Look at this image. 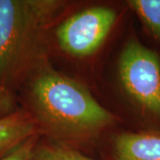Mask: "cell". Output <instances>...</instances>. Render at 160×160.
Wrapping results in <instances>:
<instances>
[{"mask_svg":"<svg viewBox=\"0 0 160 160\" xmlns=\"http://www.w3.org/2000/svg\"><path fill=\"white\" fill-rule=\"evenodd\" d=\"M121 89L140 118L160 132V54L135 35L124 45L118 63Z\"/></svg>","mask_w":160,"mask_h":160,"instance_id":"cell-3","label":"cell"},{"mask_svg":"<svg viewBox=\"0 0 160 160\" xmlns=\"http://www.w3.org/2000/svg\"><path fill=\"white\" fill-rule=\"evenodd\" d=\"M9 105V98L6 89L0 87V111L8 107Z\"/></svg>","mask_w":160,"mask_h":160,"instance_id":"cell-10","label":"cell"},{"mask_svg":"<svg viewBox=\"0 0 160 160\" xmlns=\"http://www.w3.org/2000/svg\"><path fill=\"white\" fill-rule=\"evenodd\" d=\"M113 160H160V132L128 131L113 142Z\"/></svg>","mask_w":160,"mask_h":160,"instance_id":"cell-5","label":"cell"},{"mask_svg":"<svg viewBox=\"0 0 160 160\" xmlns=\"http://www.w3.org/2000/svg\"><path fill=\"white\" fill-rule=\"evenodd\" d=\"M29 160H98L81 151L58 144H42L34 147Z\"/></svg>","mask_w":160,"mask_h":160,"instance_id":"cell-8","label":"cell"},{"mask_svg":"<svg viewBox=\"0 0 160 160\" xmlns=\"http://www.w3.org/2000/svg\"><path fill=\"white\" fill-rule=\"evenodd\" d=\"M36 142L35 137L30 138L10 153L2 157L0 160H29L33 149L37 144Z\"/></svg>","mask_w":160,"mask_h":160,"instance_id":"cell-9","label":"cell"},{"mask_svg":"<svg viewBox=\"0 0 160 160\" xmlns=\"http://www.w3.org/2000/svg\"><path fill=\"white\" fill-rule=\"evenodd\" d=\"M30 98L38 119L61 137H88L117 120L86 86L50 66H44L34 77Z\"/></svg>","mask_w":160,"mask_h":160,"instance_id":"cell-1","label":"cell"},{"mask_svg":"<svg viewBox=\"0 0 160 160\" xmlns=\"http://www.w3.org/2000/svg\"><path fill=\"white\" fill-rule=\"evenodd\" d=\"M37 124L28 113L18 111L0 118V156L10 153L35 137Z\"/></svg>","mask_w":160,"mask_h":160,"instance_id":"cell-6","label":"cell"},{"mask_svg":"<svg viewBox=\"0 0 160 160\" xmlns=\"http://www.w3.org/2000/svg\"><path fill=\"white\" fill-rule=\"evenodd\" d=\"M117 19V12L109 7L97 6L78 12L58 27L59 46L73 57L90 56L102 45Z\"/></svg>","mask_w":160,"mask_h":160,"instance_id":"cell-4","label":"cell"},{"mask_svg":"<svg viewBox=\"0 0 160 160\" xmlns=\"http://www.w3.org/2000/svg\"><path fill=\"white\" fill-rule=\"evenodd\" d=\"M63 5L57 0H0V87L6 89L22 71Z\"/></svg>","mask_w":160,"mask_h":160,"instance_id":"cell-2","label":"cell"},{"mask_svg":"<svg viewBox=\"0 0 160 160\" xmlns=\"http://www.w3.org/2000/svg\"><path fill=\"white\" fill-rule=\"evenodd\" d=\"M126 3L160 45V0H128Z\"/></svg>","mask_w":160,"mask_h":160,"instance_id":"cell-7","label":"cell"}]
</instances>
